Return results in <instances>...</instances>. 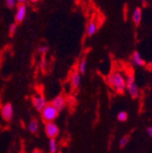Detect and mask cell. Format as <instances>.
<instances>
[{"instance_id":"52a82bcc","label":"cell","mask_w":152,"mask_h":153,"mask_svg":"<svg viewBox=\"0 0 152 153\" xmlns=\"http://www.w3.org/2000/svg\"><path fill=\"white\" fill-rule=\"evenodd\" d=\"M13 106L11 103H7L3 106L1 109V115L6 121H10L13 119Z\"/></svg>"},{"instance_id":"5b68a950","label":"cell","mask_w":152,"mask_h":153,"mask_svg":"<svg viewBox=\"0 0 152 153\" xmlns=\"http://www.w3.org/2000/svg\"><path fill=\"white\" fill-rule=\"evenodd\" d=\"M27 16V6L25 4H18L16 7L15 21L16 24L22 23Z\"/></svg>"},{"instance_id":"d6986e66","label":"cell","mask_w":152,"mask_h":153,"mask_svg":"<svg viewBox=\"0 0 152 153\" xmlns=\"http://www.w3.org/2000/svg\"><path fill=\"white\" fill-rule=\"evenodd\" d=\"M16 0H6V5L8 8L12 9L16 7Z\"/></svg>"},{"instance_id":"7a4b0ae2","label":"cell","mask_w":152,"mask_h":153,"mask_svg":"<svg viewBox=\"0 0 152 153\" xmlns=\"http://www.w3.org/2000/svg\"><path fill=\"white\" fill-rule=\"evenodd\" d=\"M125 78H126V83H127L126 90L128 91V93L129 94V96L132 99H138L139 97L140 90H139V86L135 82L134 75L132 73H128Z\"/></svg>"},{"instance_id":"44dd1931","label":"cell","mask_w":152,"mask_h":153,"mask_svg":"<svg viewBox=\"0 0 152 153\" xmlns=\"http://www.w3.org/2000/svg\"><path fill=\"white\" fill-rule=\"evenodd\" d=\"M146 132H147V134H148V135L150 138H152V126L148 127L147 129H146Z\"/></svg>"},{"instance_id":"ac0fdd59","label":"cell","mask_w":152,"mask_h":153,"mask_svg":"<svg viewBox=\"0 0 152 153\" xmlns=\"http://www.w3.org/2000/svg\"><path fill=\"white\" fill-rule=\"evenodd\" d=\"M16 28H17V25H16V22H15V23L10 24L9 28H8L9 35H10V36L15 35V34H16Z\"/></svg>"},{"instance_id":"8fae6325","label":"cell","mask_w":152,"mask_h":153,"mask_svg":"<svg viewBox=\"0 0 152 153\" xmlns=\"http://www.w3.org/2000/svg\"><path fill=\"white\" fill-rule=\"evenodd\" d=\"M141 20H142V9L139 7H137L132 12V21L135 26H139Z\"/></svg>"},{"instance_id":"e0dca14e","label":"cell","mask_w":152,"mask_h":153,"mask_svg":"<svg viewBox=\"0 0 152 153\" xmlns=\"http://www.w3.org/2000/svg\"><path fill=\"white\" fill-rule=\"evenodd\" d=\"M128 142H129V138H128V136H124V137H122V138L119 140V147L122 149V148H125V147L128 144Z\"/></svg>"},{"instance_id":"4fadbf2b","label":"cell","mask_w":152,"mask_h":153,"mask_svg":"<svg viewBox=\"0 0 152 153\" xmlns=\"http://www.w3.org/2000/svg\"><path fill=\"white\" fill-rule=\"evenodd\" d=\"M28 129L31 133L36 134L37 131H39V120L36 119H33L28 124Z\"/></svg>"},{"instance_id":"d4e9b609","label":"cell","mask_w":152,"mask_h":153,"mask_svg":"<svg viewBox=\"0 0 152 153\" xmlns=\"http://www.w3.org/2000/svg\"><path fill=\"white\" fill-rule=\"evenodd\" d=\"M30 2H32V3H36V2H39L40 0H29Z\"/></svg>"},{"instance_id":"30bf717a","label":"cell","mask_w":152,"mask_h":153,"mask_svg":"<svg viewBox=\"0 0 152 153\" xmlns=\"http://www.w3.org/2000/svg\"><path fill=\"white\" fill-rule=\"evenodd\" d=\"M70 83L73 88H79L81 83V74L79 71H74L70 76Z\"/></svg>"},{"instance_id":"5bb4252c","label":"cell","mask_w":152,"mask_h":153,"mask_svg":"<svg viewBox=\"0 0 152 153\" xmlns=\"http://www.w3.org/2000/svg\"><path fill=\"white\" fill-rule=\"evenodd\" d=\"M87 59L85 57L79 61V66H78V71L81 74V75H84L86 74V71H87Z\"/></svg>"},{"instance_id":"6da1fadb","label":"cell","mask_w":152,"mask_h":153,"mask_svg":"<svg viewBox=\"0 0 152 153\" xmlns=\"http://www.w3.org/2000/svg\"><path fill=\"white\" fill-rule=\"evenodd\" d=\"M107 83L111 88V89L116 93L122 94L126 90V78L119 70H113L108 75Z\"/></svg>"},{"instance_id":"9c48e42d","label":"cell","mask_w":152,"mask_h":153,"mask_svg":"<svg viewBox=\"0 0 152 153\" xmlns=\"http://www.w3.org/2000/svg\"><path fill=\"white\" fill-rule=\"evenodd\" d=\"M130 60L134 66H138V67H144L145 66V60L139 51H134L132 53Z\"/></svg>"},{"instance_id":"cb8c5ba5","label":"cell","mask_w":152,"mask_h":153,"mask_svg":"<svg viewBox=\"0 0 152 153\" xmlns=\"http://www.w3.org/2000/svg\"><path fill=\"white\" fill-rule=\"evenodd\" d=\"M140 2H141L142 4H144V5H146V4L148 3V0H140Z\"/></svg>"},{"instance_id":"7402d4cb","label":"cell","mask_w":152,"mask_h":153,"mask_svg":"<svg viewBox=\"0 0 152 153\" xmlns=\"http://www.w3.org/2000/svg\"><path fill=\"white\" fill-rule=\"evenodd\" d=\"M40 67H41V68H46V60H45V59H41V61H40Z\"/></svg>"},{"instance_id":"3957f363","label":"cell","mask_w":152,"mask_h":153,"mask_svg":"<svg viewBox=\"0 0 152 153\" xmlns=\"http://www.w3.org/2000/svg\"><path fill=\"white\" fill-rule=\"evenodd\" d=\"M41 113V119L42 120L47 122H53L56 117L59 116V111L56 110L51 104H47L40 112Z\"/></svg>"},{"instance_id":"484cf974","label":"cell","mask_w":152,"mask_h":153,"mask_svg":"<svg viewBox=\"0 0 152 153\" xmlns=\"http://www.w3.org/2000/svg\"><path fill=\"white\" fill-rule=\"evenodd\" d=\"M32 153H41V152H40V151H39V149H36V150H34V151H33Z\"/></svg>"},{"instance_id":"8992f818","label":"cell","mask_w":152,"mask_h":153,"mask_svg":"<svg viewBox=\"0 0 152 153\" xmlns=\"http://www.w3.org/2000/svg\"><path fill=\"white\" fill-rule=\"evenodd\" d=\"M32 104L37 111H42V109L47 105V100L42 96H35L32 99Z\"/></svg>"},{"instance_id":"4316f807","label":"cell","mask_w":152,"mask_h":153,"mask_svg":"<svg viewBox=\"0 0 152 153\" xmlns=\"http://www.w3.org/2000/svg\"><path fill=\"white\" fill-rule=\"evenodd\" d=\"M20 153H27V152H26V151H21Z\"/></svg>"},{"instance_id":"603a6c76","label":"cell","mask_w":152,"mask_h":153,"mask_svg":"<svg viewBox=\"0 0 152 153\" xmlns=\"http://www.w3.org/2000/svg\"><path fill=\"white\" fill-rule=\"evenodd\" d=\"M27 1V0H16V2L18 4H25Z\"/></svg>"},{"instance_id":"277c9868","label":"cell","mask_w":152,"mask_h":153,"mask_svg":"<svg viewBox=\"0 0 152 153\" xmlns=\"http://www.w3.org/2000/svg\"><path fill=\"white\" fill-rule=\"evenodd\" d=\"M45 133L46 135L50 139H56L59 134V128L56 126V123L53 122H47L45 123Z\"/></svg>"},{"instance_id":"ba28073f","label":"cell","mask_w":152,"mask_h":153,"mask_svg":"<svg viewBox=\"0 0 152 153\" xmlns=\"http://www.w3.org/2000/svg\"><path fill=\"white\" fill-rule=\"evenodd\" d=\"M50 104L59 112L66 106V99H65V97L63 95H59L58 97H56L55 99H53V100L51 101Z\"/></svg>"},{"instance_id":"2e32d148","label":"cell","mask_w":152,"mask_h":153,"mask_svg":"<svg viewBox=\"0 0 152 153\" xmlns=\"http://www.w3.org/2000/svg\"><path fill=\"white\" fill-rule=\"evenodd\" d=\"M128 118V113H127L126 111H120V112H119L118 115H117V119H118V120L120 121V122H125V121H127Z\"/></svg>"},{"instance_id":"ffe728a7","label":"cell","mask_w":152,"mask_h":153,"mask_svg":"<svg viewBox=\"0 0 152 153\" xmlns=\"http://www.w3.org/2000/svg\"><path fill=\"white\" fill-rule=\"evenodd\" d=\"M47 51H48V48L47 46H45V45H41V46H39V48H37V52L42 54V55L46 54Z\"/></svg>"},{"instance_id":"9a60e30c","label":"cell","mask_w":152,"mask_h":153,"mask_svg":"<svg viewBox=\"0 0 152 153\" xmlns=\"http://www.w3.org/2000/svg\"><path fill=\"white\" fill-rule=\"evenodd\" d=\"M48 147H49V153H56L58 150V147H56V142L55 139H50L48 142Z\"/></svg>"},{"instance_id":"7c38bea8","label":"cell","mask_w":152,"mask_h":153,"mask_svg":"<svg viewBox=\"0 0 152 153\" xmlns=\"http://www.w3.org/2000/svg\"><path fill=\"white\" fill-rule=\"evenodd\" d=\"M98 31V25L95 21H90L87 24L86 27V34L87 36H92Z\"/></svg>"}]
</instances>
